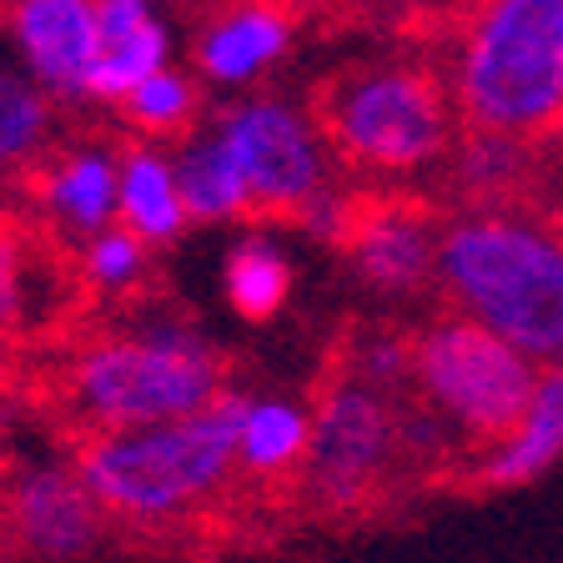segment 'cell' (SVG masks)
Wrapping results in <instances>:
<instances>
[{"label": "cell", "instance_id": "9", "mask_svg": "<svg viewBox=\"0 0 563 563\" xmlns=\"http://www.w3.org/2000/svg\"><path fill=\"white\" fill-rule=\"evenodd\" d=\"M438 236L443 217L408 187H363L357 217L338 252L373 297L412 302L438 287Z\"/></svg>", "mask_w": 563, "mask_h": 563}, {"label": "cell", "instance_id": "28", "mask_svg": "<svg viewBox=\"0 0 563 563\" xmlns=\"http://www.w3.org/2000/svg\"><path fill=\"white\" fill-rule=\"evenodd\" d=\"M166 11H201V5H211V0H162Z\"/></svg>", "mask_w": 563, "mask_h": 563}, {"label": "cell", "instance_id": "21", "mask_svg": "<svg viewBox=\"0 0 563 563\" xmlns=\"http://www.w3.org/2000/svg\"><path fill=\"white\" fill-rule=\"evenodd\" d=\"M297 267L292 252L282 246V236L272 232H242L222 257V297L242 322H272L282 317V307L292 302Z\"/></svg>", "mask_w": 563, "mask_h": 563}, {"label": "cell", "instance_id": "11", "mask_svg": "<svg viewBox=\"0 0 563 563\" xmlns=\"http://www.w3.org/2000/svg\"><path fill=\"white\" fill-rule=\"evenodd\" d=\"M5 528L21 553L41 563H76L101 543L106 508L76 463L31 457L5 478Z\"/></svg>", "mask_w": 563, "mask_h": 563}, {"label": "cell", "instance_id": "17", "mask_svg": "<svg viewBox=\"0 0 563 563\" xmlns=\"http://www.w3.org/2000/svg\"><path fill=\"white\" fill-rule=\"evenodd\" d=\"M117 222L136 232L152 252H166L187 236L191 211L181 197L176 156L162 141H121V191H117Z\"/></svg>", "mask_w": 563, "mask_h": 563}, {"label": "cell", "instance_id": "19", "mask_svg": "<svg viewBox=\"0 0 563 563\" xmlns=\"http://www.w3.org/2000/svg\"><path fill=\"white\" fill-rule=\"evenodd\" d=\"M172 156H176V176H181L191 227H232L252 217V197H246L242 172H236L232 152H227L222 136L207 121L191 136L176 141Z\"/></svg>", "mask_w": 563, "mask_h": 563}, {"label": "cell", "instance_id": "8", "mask_svg": "<svg viewBox=\"0 0 563 563\" xmlns=\"http://www.w3.org/2000/svg\"><path fill=\"white\" fill-rule=\"evenodd\" d=\"M402 402L383 387L338 373L312 402V448L302 488L317 508L352 514L363 508L402 463Z\"/></svg>", "mask_w": 563, "mask_h": 563}, {"label": "cell", "instance_id": "6", "mask_svg": "<svg viewBox=\"0 0 563 563\" xmlns=\"http://www.w3.org/2000/svg\"><path fill=\"white\" fill-rule=\"evenodd\" d=\"M539 377V357H528L518 342L457 307L428 317L412 332V398L438 412L463 448L504 438L533 402Z\"/></svg>", "mask_w": 563, "mask_h": 563}, {"label": "cell", "instance_id": "25", "mask_svg": "<svg viewBox=\"0 0 563 563\" xmlns=\"http://www.w3.org/2000/svg\"><path fill=\"white\" fill-rule=\"evenodd\" d=\"M357 201H363V191L352 187V181H332V187H322L312 201H307L302 211H297L292 222L297 232H307L312 242H328V246H342V236H347L352 217H357Z\"/></svg>", "mask_w": 563, "mask_h": 563}, {"label": "cell", "instance_id": "16", "mask_svg": "<svg viewBox=\"0 0 563 563\" xmlns=\"http://www.w3.org/2000/svg\"><path fill=\"white\" fill-rule=\"evenodd\" d=\"M563 463V363H549L539 377V393L523 408V418L504 438L478 448L473 457V483L493 493L528 488L543 473Z\"/></svg>", "mask_w": 563, "mask_h": 563}, {"label": "cell", "instance_id": "12", "mask_svg": "<svg viewBox=\"0 0 563 563\" xmlns=\"http://www.w3.org/2000/svg\"><path fill=\"white\" fill-rule=\"evenodd\" d=\"M121 191V141L76 136L66 146H51L46 162L25 176V201L35 222L56 242L76 246L117 222Z\"/></svg>", "mask_w": 563, "mask_h": 563}, {"label": "cell", "instance_id": "26", "mask_svg": "<svg viewBox=\"0 0 563 563\" xmlns=\"http://www.w3.org/2000/svg\"><path fill=\"white\" fill-rule=\"evenodd\" d=\"M25 307H31V262L25 246L0 227V338L21 328Z\"/></svg>", "mask_w": 563, "mask_h": 563}, {"label": "cell", "instance_id": "27", "mask_svg": "<svg viewBox=\"0 0 563 563\" xmlns=\"http://www.w3.org/2000/svg\"><path fill=\"white\" fill-rule=\"evenodd\" d=\"M377 5L412 31H453L473 11V0H377Z\"/></svg>", "mask_w": 563, "mask_h": 563}, {"label": "cell", "instance_id": "20", "mask_svg": "<svg viewBox=\"0 0 563 563\" xmlns=\"http://www.w3.org/2000/svg\"><path fill=\"white\" fill-rule=\"evenodd\" d=\"M207 86L201 76L187 66V60H172V66L152 70L146 81H136L126 96H121L111 111L121 117V126L136 141H162V146H176L181 136L207 121Z\"/></svg>", "mask_w": 563, "mask_h": 563}, {"label": "cell", "instance_id": "3", "mask_svg": "<svg viewBox=\"0 0 563 563\" xmlns=\"http://www.w3.org/2000/svg\"><path fill=\"white\" fill-rule=\"evenodd\" d=\"M227 393L222 352L181 312L146 307L76 342L60 367V402L86 433L201 412Z\"/></svg>", "mask_w": 563, "mask_h": 563}, {"label": "cell", "instance_id": "4", "mask_svg": "<svg viewBox=\"0 0 563 563\" xmlns=\"http://www.w3.org/2000/svg\"><path fill=\"white\" fill-rule=\"evenodd\" d=\"M443 56L463 126L528 146L563 131V0H473Z\"/></svg>", "mask_w": 563, "mask_h": 563}, {"label": "cell", "instance_id": "24", "mask_svg": "<svg viewBox=\"0 0 563 563\" xmlns=\"http://www.w3.org/2000/svg\"><path fill=\"white\" fill-rule=\"evenodd\" d=\"M338 373H347V377H357V383L383 387V393L402 398V393H412V332H398V328L352 332Z\"/></svg>", "mask_w": 563, "mask_h": 563}, {"label": "cell", "instance_id": "1", "mask_svg": "<svg viewBox=\"0 0 563 563\" xmlns=\"http://www.w3.org/2000/svg\"><path fill=\"white\" fill-rule=\"evenodd\" d=\"M312 111L332 162L363 187H412L448 166L463 117L443 66L422 56H363L317 86Z\"/></svg>", "mask_w": 563, "mask_h": 563}, {"label": "cell", "instance_id": "7", "mask_svg": "<svg viewBox=\"0 0 563 563\" xmlns=\"http://www.w3.org/2000/svg\"><path fill=\"white\" fill-rule=\"evenodd\" d=\"M207 126L232 152L246 197H252V217L292 222L317 191L342 176L317 111L297 96L267 91V86L222 96V106L207 111Z\"/></svg>", "mask_w": 563, "mask_h": 563}, {"label": "cell", "instance_id": "23", "mask_svg": "<svg viewBox=\"0 0 563 563\" xmlns=\"http://www.w3.org/2000/svg\"><path fill=\"white\" fill-rule=\"evenodd\" d=\"M152 246L141 242L136 232H126L121 222L101 227L96 236L76 242V272H81V287L96 297H111V302H126L146 287L152 277Z\"/></svg>", "mask_w": 563, "mask_h": 563}, {"label": "cell", "instance_id": "13", "mask_svg": "<svg viewBox=\"0 0 563 563\" xmlns=\"http://www.w3.org/2000/svg\"><path fill=\"white\" fill-rule=\"evenodd\" d=\"M96 11L101 0H5V41L15 66L60 106H91Z\"/></svg>", "mask_w": 563, "mask_h": 563}, {"label": "cell", "instance_id": "18", "mask_svg": "<svg viewBox=\"0 0 563 563\" xmlns=\"http://www.w3.org/2000/svg\"><path fill=\"white\" fill-rule=\"evenodd\" d=\"M528 162L533 146L504 131H478L463 126L448 152V191L457 197V207H518V191L528 181Z\"/></svg>", "mask_w": 563, "mask_h": 563}, {"label": "cell", "instance_id": "22", "mask_svg": "<svg viewBox=\"0 0 563 563\" xmlns=\"http://www.w3.org/2000/svg\"><path fill=\"white\" fill-rule=\"evenodd\" d=\"M60 101L21 66H0V187L25 181L56 146Z\"/></svg>", "mask_w": 563, "mask_h": 563}, {"label": "cell", "instance_id": "10", "mask_svg": "<svg viewBox=\"0 0 563 563\" xmlns=\"http://www.w3.org/2000/svg\"><path fill=\"white\" fill-rule=\"evenodd\" d=\"M302 0H211L187 31V66L217 96L257 91L277 76L302 35Z\"/></svg>", "mask_w": 563, "mask_h": 563}, {"label": "cell", "instance_id": "15", "mask_svg": "<svg viewBox=\"0 0 563 563\" xmlns=\"http://www.w3.org/2000/svg\"><path fill=\"white\" fill-rule=\"evenodd\" d=\"M232 402V433H236V473L252 483L297 478L312 448V402L282 387L257 393H227Z\"/></svg>", "mask_w": 563, "mask_h": 563}, {"label": "cell", "instance_id": "14", "mask_svg": "<svg viewBox=\"0 0 563 563\" xmlns=\"http://www.w3.org/2000/svg\"><path fill=\"white\" fill-rule=\"evenodd\" d=\"M181 60L176 11L162 0H101L96 11V66H91V106H117L152 70Z\"/></svg>", "mask_w": 563, "mask_h": 563}, {"label": "cell", "instance_id": "2", "mask_svg": "<svg viewBox=\"0 0 563 563\" xmlns=\"http://www.w3.org/2000/svg\"><path fill=\"white\" fill-rule=\"evenodd\" d=\"M448 307L539 357L563 363V232L523 207H457L438 236Z\"/></svg>", "mask_w": 563, "mask_h": 563}, {"label": "cell", "instance_id": "5", "mask_svg": "<svg viewBox=\"0 0 563 563\" xmlns=\"http://www.w3.org/2000/svg\"><path fill=\"white\" fill-rule=\"evenodd\" d=\"M86 488L106 518L131 528H166L207 514L236 478V433L227 393L187 418L106 428L76 453Z\"/></svg>", "mask_w": 563, "mask_h": 563}]
</instances>
